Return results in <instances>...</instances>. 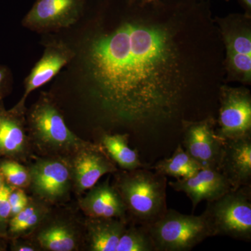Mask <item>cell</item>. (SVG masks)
Instances as JSON below:
<instances>
[{"instance_id": "obj_1", "label": "cell", "mask_w": 251, "mask_h": 251, "mask_svg": "<svg viewBox=\"0 0 251 251\" xmlns=\"http://www.w3.org/2000/svg\"><path fill=\"white\" fill-rule=\"evenodd\" d=\"M81 48L102 125L150 134L214 115L226 83L210 0H94Z\"/></svg>"}, {"instance_id": "obj_2", "label": "cell", "mask_w": 251, "mask_h": 251, "mask_svg": "<svg viewBox=\"0 0 251 251\" xmlns=\"http://www.w3.org/2000/svg\"><path fill=\"white\" fill-rule=\"evenodd\" d=\"M112 186L121 196L129 222L148 226L168 210L167 177L144 168L115 173Z\"/></svg>"}, {"instance_id": "obj_3", "label": "cell", "mask_w": 251, "mask_h": 251, "mask_svg": "<svg viewBox=\"0 0 251 251\" xmlns=\"http://www.w3.org/2000/svg\"><path fill=\"white\" fill-rule=\"evenodd\" d=\"M31 144L43 156L69 157L88 145L68 128L52 99L41 95L27 114Z\"/></svg>"}, {"instance_id": "obj_4", "label": "cell", "mask_w": 251, "mask_h": 251, "mask_svg": "<svg viewBox=\"0 0 251 251\" xmlns=\"http://www.w3.org/2000/svg\"><path fill=\"white\" fill-rule=\"evenodd\" d=\"M211 237L251 240V185L232 189L209 201L202 213Z\"/></svg>"}, {"instance_id": "obj_5", "label": "cell", "mask_w": 251, "mask_h": 251, "mask_svg": "<svg viewBox=\"0 0 251 251\" xmlns=\"http://www.w3.org/2000/svg\"><path fill=\"white\" fill-rule=\"evenodd\" d=\"M224 46L226 83L251 85V16L230 14L214 17Z\"/></svg>"}, {"instance_id": "obj_6", "label": "cell", "mask_w": 251, "mask_h": 251, "mask_svg": "<svg viewBox=\"0 0 251 251\" xmlns=\"http://www.w3.org/2000/svg\"><path fill=\"white\" fill-rule=\"evenodd\" d=\"M156 251H188L211 237L204 218L168 209L161 219L146 226Z\"/></svg>"}, {"instance_id": "obj_7", "label": "cell", "mask_w": 251, "mask_h": 251, "mask_svg": "<svg viewBox=\"0 0 251 251\" xmlns=\"http://www.w3.org/2000/svg\"><path fill=\"white\" fill-rule=\"evenodd\" d=\"M29 188L33 197L48 204H56L68 198L74 187L72 166L69 158L42 156L28 166Z\"/></svg>"}, {"instance_id": "obj_8", "label": "cell", "mask_w": 251, "mask_h": 251, "mask_svg": "<svg viewBox=\"0 0 251 251\" xmlns=\"http://www.w3.org/2000/svg\"><path fill=\"white\" fill-rule=\"evenodd\" d=\"M216 133L224 140L251 135V94L245 86H221Z\"/></svg>"}, {"instance_id": "obj_9", "label": "cell", "mask_w": 251, "mask_h": 251, "mask_svg": "<svg viewBox=\"0 0 251 251\" xmlns=\"http://www.w3.org/2000/svg\"><path fill=\"white\" fill-rule=\"evenodd\" d=\"M184 149L202 168L217 170L224 140L216 133L215 117L184 120L181 125Z\"/></svg>"}, {"instance_id": "obj_10", "label": "cell", "mask_w": 251, "mask_h": 251, "mask_svg": "<svg viewBox=\"0 0 251 251\" xmlns=\"http://www.w3.org/2000/svg\"><path fill=\"white\" fill-rule=\"evenodd\" d=\"M86 5L87 0H36L22 24L39 32L69 27L83 16Z\"/></svg>"}, {"instance_id": "obj_11", "label": "cell", "mask_w": 251, "mask_h": 251, "mask_svg": "<svg viewBox=\"0 0 251 251\" xmlns=\"http://www.w3.org/2000/svg\"><path fill=\"white\" fill-rule=\"evenodd\" d=\"M51 211L29 239L37 244L41 250L74 251L85 244L84 223L80 226L72 218L54 216Z\"/></svg>"}, {"instance_id": "obj_12", "label": "cell", "mask_w": 251, "mask_h": 251, "mask_svg": "<svg viewBox=\"0 0 251 251\" xmlns=\"http://www.w3.org/2000/svg\"><path fill=\"white\" fill-rule=\"evenodd\" d=\"M72 166L74 187L77 193L93 187L103 175L116 173V164L100 143H89L68 157Z\"/></svg>"}, {"instance_id": "obj_13", "label": "cell", "mask_w": 251, "mask_h": 251, "mask_svg": "<svg viewBox=\"0 0 251 251\" xmlns=\"http://www.w3.org/2000/svg\"><path fill=\"white\" fill-rule=\"evenodd\" d=\"M76 55V52L63 41H52L46 46L44 54L31 69L24 82V94L15 106L25 108L28 96L52 80L63 67Z\"/></svg>"}, {"instance_id": "obj_14", "label": "cell", "mask_w": 251, "mask_h": 251, "mask_svg": "<svg viewBox=\"0 0 251 251\" xmlns=\"http://www.w3.org/2000/svg\"><path fill=\"white\" fill-rule=\"evenodd\" d=\"M25 110H6L0 101V158L25 161L30 156L31 143L26 135Z\"/></svg>"}, {"instance_id": "obj_15", "label": "cell", "mask_w": 251, "mask_h": 251, "mask_svg": "<svg viewBox=\"0 0 251 251\" xmlns=\"http://www.w3.org/2000/svg\"><path fill=\"white\" fill-rule=\"evenodd\" d=\"M218 171L232 189L251 185V135L224 140Z\"/></svg>"}, {"instance_id": "obj_16", "label": "cell", "mask_w": 251, "mask_h": 251, "mask_svg": "<svg viewBox=\"0 0 251 251\" xmlns=\"http://www.w3.org/2000/svg\"><path fill=\"white\" fill-rule=\"evenodd\" d=\"M169 185L175 191L188 196L193 210L202 201H214L232 190L224 175L210 168H202L192 176L171 181Z\"/></svg>"}, {"instance_id": "obj_17", "label": "cell", "mask_w": 251, "mask_h": 251, "mask_svg": "<svg viewBox=\"0 0 251 251\" xmlns=\"http://www.w3.org/2000/svg\"><path fill=\"white\" fill-rule=\"evenodd\" d=\"M89 190L85 197L79 201L80 209L86 216L128 220L121 196L110 184L108 179Z\"/></svg>"}, {"instance_id": "obj_18", "label": "cell", "mask_w": 251, "mask_h": 251, "mask_svg": "<svg viewBox=\"0 0 251 251\" xmlns=\"http://www.w3.org/2000/svg\"><path fill=\"white\" fill-rule=\"evenodd\" d=\"M85 244L91 251H116L128 220L87 217L84 221Z\"/></svg>"}, {"instance_id": "obj_19", "label": "cell", "mask_w": 251, "mask_h": 251, "mask_svg": "<svg viewBox=\"0 0 251 251\" xmlns=\"http://www.w3.org/2000/svg\"><path fill=\"white\" fill-rule=\"evenodd\" d=\"M50 211V204L34 197L29 198L25 207L10 219L6 234L9 242L18 238L29 237Z\"/></svg>"}, {"instance_id": "obj_20", "label": "cell", "mask_w": 251, "mask_h": 251, "mask_svg": "<svg viewBox=\"0 0 251 251\" xmlns=\"http://www.w3.org/2000/svg\"><path fill=\"white\" fill-rule=\"evenodd\" d=\"M128 133H111L103 132L100 135V143L115 164L122 170L132 171L144 168L138 151L128 145Z\"/></svg>"}, {"instance_id": "obj_21", "label": "cell", "mask_w": 251, "mask_h": 251, "mask_svg": "<svg viewBox=\"0 0 251 251\" xmlns=\"http://www.w3.org/2000/svg\"><path fill=\"white\" fill-rule=\"evenodd\" d=\"M153 169L162 176L179 179L192 176L202 168L179 145L173 156L158 161Z\"/></svg>"}, {"instance_id": "obj_22", "label": "cell", "mask_w": 251, "mask_h": 251, "mask_svg": "<svg viewBox=\"0 0 251 251\" xmlns=\"http://www.w3.org/2000/svg\"><path fill=\"white\" fill-rule=\"evenodd\" d=\"M116 251H156L146 226L130 222L122 234Z\"/></svg>"}, {"instance_id": "obj_23", "label": "cell", "mask_w": 251, "mask_h": 251, "mask_svg": "<svg viewBox=\"0 0 251 251\" xmlns=\"http://www.w3.org/2000/svg\"><path fill=\"white\" fill-rule=\"evenodd\" d=\"M0 175L4 178L6 184L21 188H28L30 176L27 167L15 160L0 158Z\"/></svg>"}, {"instance_id": "obj_24", "label": "cell", "mask_w": 251, "mask_h": 251, "mask_svg": "<svg viewBox=\"0 0 251 251\" xmlns=\"http://www.w3.org/2000/svg\"><path fill=\"white\" fill-rule=\"evenodd\" d=\"M12 186L5 182L0 190V237L6 238L8 227L11 219V206L9 202V195Z\"/></svg>"}, {"instance_id": "obj_25", "label": "cell", "mask_w": 251, "mask_h": 251, "mask_svg": "<svg viewBox=\"0 0 251 251\" xmlns=\"http://www.w3.org/2000/svg\"><path fill=\"white\" fill-rule=\"evenodd\" d=\"M11 85L12 74L9 68L5 65H0V101L9 93Z\"/></svg>"}, {"instance_id": "obj_26", "label": "cell", "mask_w": 251, "mask_h": 251, "mask_svg": "<svg viewBox=\"0 0 251 251\" xmlns=\"http://www.w3.org/2000/svg\"><path fill=\"white\" fill-rule=\"evenodd\" d=\"M11 243V251H36L41 249L34 241L29 237L18 238L9 241Z\"/></svg>"}, {"instance_id": "obj_27", "label": "cell", "mask_w": 251, "mask_h": 251, "mask_svg": "<svg viewBox=\"0 0 251 251\" xmlns=\"http://www.w3.org/2000/svg\"><path fill=\"white\" fill-rule=\"evenodd\" d=\"M244 9V14L251 16V0H237Z\"/></svg>"}, {"instance_id": "obj_28", "label": "cell", "mask_w": 251, "mask_h": 251, "mask_svg": "<svg viewBox=\"0 0 251 251\" xmlns=\"http://www.w3.org/2000/svg\"><path fill=\"white\" fill-rule=\"evenodd\" d=\"M7 242H9L6 238L0 237V251H4L6 250L7 247Z\"/></svg>"}, {"instance_id": "obj_29", "label": "cell", "mask_w": 251, "mask_h": 251, "mask_svg": "<svg viewBox=\"0 0 251 251\" xmlns=\"http://www.w3.org/2000/svg\"><path fill=\"white\" fill-rule=\"evenodd\" d=\"M4 184L5 181L4 178H3V176L0 175V190H1V188H2V186H4Z\"/></svg>"}, {"instance_id": "obj_30", "label": "cell", "mask_w": 251, "mask_h": 251, "mask_svg": "<svg viewBox=\"0 0 251 251\" xmlns=\"http://www.w3.org/2000/svg\"><path fill=\"white\" fill-rule=\"evenodd\" d=\"M142 1H145V2H151V1H157V0H142Z\"/></svg>"}, {"instance_id": "obj_31", "label": "cell", "mask_w": 251, "mask_h": 251, "mask_svg": "<svg viewBox=\"0 0 251 251\" xmlns=\"http://www.w3.org/2000/svg\"><path fill=\"white\" fill-rule=\"evenodd\" d=\"M226 1H229V0H226Z\"/></svg>"}]
</instances>
